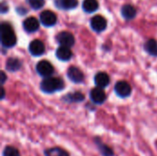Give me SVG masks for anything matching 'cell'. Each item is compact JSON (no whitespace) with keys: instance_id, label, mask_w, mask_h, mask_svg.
I'll return each mask as SVG.
<instances>
[{"instance_id":"23","label":"cell","mask_w":157,"mask_h":156,"mask_svg":"<svg viewBox=\"0 0 157 156\" xmlns=\"http://www.w3.org/2000/svg\"><path fill=\"white\" fill-rule=\"evenodd\" d=\"M98 145H99V149H100L103 156H113V152L109 147L106 146L103 143H98Z\"/></svg>"},{"instance_id":"3","label":"cell","mask_w":157,"mask_h":156,"mask_svg":"<svg viewBox=\"0 0 157 156\" xmlns=\"http://www.w3.org/2000/svg\"><path fill=\"white\" fill-rule=\"evenodd\" d=\"M36 70L39 73L40 75L44 76V77H49L53 74V66L52 65V63L48 61H40L37 63L36 65Z\"/></svg>"},{"instance_id":"8","label":"cell","mask_w":157,"mask_h":156,"mask_svg":"<svg viewBox=\"0 0 157 156\" xmlns=\"http://www.w3.org/2000/svg\"><path fill=\"white\" fill-rule=\"evenodd\" d=\"M106 93L101 87H95L90 92V98L95 104H103L106 100Z\"/></svg>"},{"instance_id":"13","label":"cell","mask_w":157,"mask_h":156,"mask_svg":"<svg viewBox=\"0 0 157 156\" xmlns=\"http://www.w3.org/2000/svg\"><path fill=\"white\" fill-rule=\"evenodd\" d=\"M56 57L61 61H68L72 57V51L69 47L60 46L56 50Z\"/></svg>"},{"instance_id":"18","label":"cell","mask_w":157,"mask_h":156,"mask_svg":"<svg viewBox=\"0 0 157 156\" xmlns=\"http://www.w3.org/2000/svg\"><path fill=\"white\" fill-rule=\"evenodd\" d=\"M20 66H21V62L17 58H9L6 63V69L10 72L17 71L20 68Z\"/></svg>"},{"instance_id":"17","label":"cell","mask_w":157,"mask_h":156,"mask_svg":"<svg viewBox=\"0 0 157 156\" xmlns=\"http://www.w3.org/2000/svg\"><path fill=\"white\" fill-rule=\"evenodd\" d=\"M144 49L145 51L153 55V56H157V41L154 39H150L145 42L144 45Z\"/></svg>"},{"instance_id":"5","label":"cell","mask_w":157,"mask_h":156,"mask_svg":"<svg viewBox=\"0 0 157 156\" xmlns=\"http://www.w3.org/2000/svg\"><path fill=\"white\" fill-rule=\"evenodd\" d=\"M40 18V22L46 27L54 26L57 22L56 15L51 10H44L43 12H41Z\"/></svg>"},{"instance_id":"12","label":"cell","mask_w":157,"mask_h":156,"mask_svg":"<svg viewBox=\"0 0 157 156\" xmlns=\"http://www.w3.org/2000/svg\"><path fill=\"white\" fill-rule=\"evenodd\" d=\"M109 81H110L109 76L104 72L98 73L95 76V84L97 85V86L101 87V88L108 86L109 84Z\"/></svg>"},{"instance_id":"10","label":"cell","mask_w":157,"mask_h":156,"mask_svg":"<svg viewBox=\"0 0 157 156\" xmlns=\"http://www.w3.org/2000/svg\"><path fill=\"white\" fill-rule=\"evenodd\" d=\"M29 52L34 56H40L43 54L45 51V46L43 42L40 40H32L29 45Z\"/></svg>"},{"instance_id":"26","label":"cell","mask_w":157,"mask_h":156,"mask_svg":"<svg viewBox=\"0 0 157 156\" xmlns=\"http://www.w3.org/2000/svg\"><path fill=\"white\" fill-rule=\"evenodd\" d=\"M4 97H5V89H4V88H2V95H1V98H4Z\"/></svg>"},{"instance_id":"2","label":"cell","mask_w":157,"mask_h":156,"mask_svg":"<svg viewBox=\"0 0 157 156\" xmlns=\"http://www.w3.org/2000/svg\"><path fill=\"white\" fill-rule=\"evenodd\" d=\"M64 87V83L63 79L58 78V77H52L49 76L45 78L41 84H40V88L43 92L51 94L58 90H62Z\"/></svg>"},{"instance_id":"20","label":"cell","mask_w":157,"mask_h":156,"mask_svg":"<svg viewBox=\"0 0 157 156\" xmlns=\"http://www.w3.org/2000/svg\"><path fill=\"white\" fill-rule=\"evenodd\" d=\"M67 98L70 102H81L85 99V96L80 92H75L74 94L67 96Z\"/></svg>"},{"instance_id":"22","label":"cell","mask_w":157,"mask_h":156,"mask_svg":"<svg viewBox=\"0 0 157 156\" xmlns=\"http://www.w3.org/2000/svg\"><path fill=\"white\" fill-rule=\"evenodd\" d=\"M44 0H29V6L33 9H40L44 6Z\"/></svg>"},{"instance_id":"11","label":"cell","mask_w":157,"mask_h":156,"mask_svg":"<svg viewBox=\"0 0 157 156\" xmlns=\"http://www.w3.org/2000/svg\"><path fill=\"white\" fill-rule=\"evenodd\" d=\"M39 27H40V23L38 19L33 17H28L23 22V28L28 32H34L39 29Z\"/></svg>"},{"instance_id":"1","label":"cell","mask_w":157,"mask_h":156,"mask_svg":"<svg viewBox=\"0 0 157 156\" xmlns=\"http://www.w3.org/2000/svg\"><path fill=\"white\" fill-rule=\"evenodd\" d=\"M0 32H1V43L4 47L11 48L17 43V38L10 24L6 22L2 23L0 27Z\"/></svg>"},{"instance_id":"19","label":"cell","mask_w":157,"mask_h":156,"mask_svg":"<svg viewBox=\"0 0 157 156\" xmlns=\"http://www.w3.org/2000/svg\"><path fill=\"white\" fill-rule=\"evenodd\" d=\"M45 156H69V154L62 148L53 147L45 151Z\"/></svg>"},{"instance_id":"4","label":"cell","mask_w":157,"mask_h":156,"mask_svg":"<svg viewBox=\"0 0 157 156\" xmlns=\"http://www.w3.org/2000/svg\"><path fill=\"white\" fill-rule=\"evenodd\" d=\"M57 41L61 46L70 48L75 44V37L71 32L62 31L57 35Z\"/></svg>"},{"instance_id":"21","label":"cell","mask_w":157,"mask_h":156,"mask_svg":"<svg viewBox=\"0 0 157 156\" xmlns=\"http://www.w3.org/2000/svg\"><path fill=\"white\" fill-rule=\"evenodd\" d=\"M3 156H19L18 150L13 146H6L3 151Z\"/></svg>"},{"instance_id":"9","label":"cell","mask_w":157,"mask_h":156,"mask_svg":"<svg viewBox=\"0 0 157 156\" xmlns=\"http://www.w3.org/2000/svg\"><path fill=\"white\" fill-rule=\"evenodd\" d=\"M68 78L74 83H81L84 81V74L83 72L75 66H71L67 70Z\"/></svg>"},{"instance_id":"24","label":"cell","mask_w":157,"mask_h":156,"mask_svg":"<svg viewBox=\"0 0 157 156\" xmlns=\"http://www.w3.org/2000/svg\"><path fill=\"white\" fill-rule=\"evenodd\" d=\"M8 10V6H7V5H6V3L5 2H3L2 3V5H1V12L2 13H5V12H6Z\"/></svg>"},{"instance_id":"16","label":"cell","mask_w":157,"mask_h":156,"mask_svg":"<svg viewBox=\"0 0 157 156\" xmlns=\"http://www.w3.org/2000/svg\"><path fill=\"white\" fill-rule=\"evenodd\" d=\"M83 9L87 13H93L98 8V0H84L83 2Z\"/></svg>"},{"instance_id":"15","label":"cell","mask_w":157,"mask_h":156,"mask_svg":"<svg viewBox=\"0 0 157 156\" xmlns=\"http://www.w3.org/2000/svg\"><path fill=\"white\" fill-rule=\"evenodd\" d=\"M121 15L126 19H132L136 16V9L132 5H124L121 8Z\"/></svg>"},{"instance_id":"7","label":"cell","mask_w":157,"mask_h":156,"mask_svg":"<svg viewBox=\"0 0 157 156\" xmlns=\"http://www.w3.org/2000/svg\"><path fill=\"white\" fill-rule=\"evenodd\" d=\"M115 92L121 97H127L132 93V87L126 81H120L115 85Z\"/></svg>"},{"instance_id":"14","label":"cell","mask_w":157,"mask_h":156,"mask_svg":"<svg viewBox=\"0 0 157 156\" xmlns=\"http://www.w3.org/2000/svg\"><path fill=\"white\" fill-rule=\"evenodd\" d=\"M56 6L62 9H73L78 5L77 0H56Z\"/></svg>"},{"instance_id":"25","label":"cell","mask_w":157,"mask_h":156,"mask_svg":"<svg viewBox=\"0 0 157 156\" xmlns=\"http://www.w3.org/2000/svg\"><path fill=\"white\" fill-rule=\"evenodd\" d=\"M6 74H5V73H4V72H2V73H1V83H2V84H4V83H5V81H6Z\"/></svg>"},{"instance_id":"6","label":"cell","mask_w":157,"mask_h":156,"mask_svg":"<svg viewBox=\"0 0 157 156\" xmlns=\"http://www.w3.org/2000/svg\"><path fill=\"white\" fill-rule=\"evenodd\" d=\"M90 25H91V28L93 29V30H95L97 32H101V31L105 30L107 28V20L104 17H102L100 15H97L92 17Z\"/></svg>"}]
</instances>
